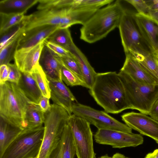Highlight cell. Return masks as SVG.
<instances>
[{"instance_id":"83f0119b","label":"cell","mask_w":158,"mask_h":158,"mask_svg":"<svg viewBox=\"0 0 158 158\" xmlns=\"http://www.w3.org/2000/svg\"><path fill=\"white\" fill-rule=\"evenodd\" d=\"M26 24L25 17L21 22L0 35V50L15 40L24 31Z\"/></svg>"},{"instance_id":"e575fe53","label":"cell","mask_w":158,"mask_h":158,"mask_svg":"<svg viewBox=\"0 0 158 158\" xmlns=\"http://www.w3.org/2000/svg\"><path fill=\"white\" fill-rule=\"evenodd\" d=\"M124 1L131 5L139 13L147 15L151 11L146 0H125Z\"/></svg>"},{"instance_id":"cb8c5ba5","label":"cell","mask_w":158,"mask_h":158,"mask_svg":"<svg viewBox=\"0 0 158 158\" xmlns=\"http://www.w3.org/2000/svg\"><path fill=\"white\" fill-rule=\"evenodd\" d=\"M38 0H3L0 1V13L24 15Z\"/></svg>"},{"instance_id":"b9f144b4","label":"cell","mask_w":158,"mask_h":158,"mask_svg":"<svg viewBox=\"0 0 158 158\" xmlns=\"http://www.w3.org/2000/svg\"><path fill=\"white\" fill-rule=\"evenodd\" d=\"M145 158H158V149H155L152 152L147 154Z\"/></svg>"},{"instance_id":"7c38bea8","label":"cell","mask_w":158,"mask_h":158,"mask_svg":"<svg viewBox=\"0 0 158 158\" xmlns=\"http://www.w3.org/2000/svg\"><path fill=\"white\" fill-rule=\"evenodd\" d=\"M133 17L142 39L149 51L158 57V25L147 15L133 13Z\"/></svg>"},{"instance_id":"d6986e66","label":"cell","mask_w":158,"mask_h":158,"mask_svg":"<svg viewBox=\"0 0 158 158\" xmlns=\"http://www.w3.org/2000/svg\"><path fill=\"white\" fill-rule=\"evenodd\" d=\"M76 151L70 126L65 127L57 146L51 153L49 158H74Z\"/></svg>"},{"instance_id":"e0dca14e","label":"cell","mask_w":158,"mask_h":158,"mask_svg":"<svg viewBox=\"0 0 158 158\" xmlns=\"http://www.w3.org/2000/svg\"><path fill=\"white\" fill-rule=\"evenodd\" d=\"M51 89V98L54 103L64 108L71 115L74 102H77L75 97L63 81L48 79Z\"/></svg>"},{"instance_id":"f1b7e54d","label":"cell","mask_w":158,"mask_h":158,"mask_svg":"<svg viewBox=\"0 0 158 158\" xmlns=\"http://www.w3.org/2000/svg\"><path fill=\"white\" fill-rule=\"evenodd\" d=\"M57 56L61 64V77L62 80L68 86H81L88 88L85 82L78 75L68 69L64 64L59 57Z\"/></svg>"},{"instance_id":"5bb4252c","label":"cell","mask_w":158,"mask_h":158,"mask_svg":"<svg viewBox=\"0 0 158 158\" xmlns=\"http://www.w3.org/2000/svg\"><path fill=\"white\" fill-rule=\"evenodd\" d=\"M44 45L43 42L29 48L16 51L14 56L15 64L22 73H30L39 64V61Z\"/></svg>"},{"instance_id":"ab89813d","label":"cell","mask_w":158,"mask_h":158,"mask_svg":"<svg viewBox=\"0 0 158 158\" xmlns=\"http://www.w3.org/2000/svg\"><path fill=\"white\" fill-rule=\"evenodd\" d=\"M151 10L158 11V0H146Z\"/></svg>"},{"instance_id":"836d02e7","label":"cell","mask_w":158,"mask_h":158,"mask_svg":"<svg viewBox=\"0 0 158 158\" xmlns=\"http://www.w3.org/2000/svg\"><path fill=\"white\" fill-rule=\"evenodd\" d=\"M43 43L44 45L59 56L75 58L74 56L71 52L59 45L47 40H45Z\"/></svg>"},{"instance_id":"484cf974","label":"cell","mask_w":158,"mask_h":158,"mask_svg":"<svg viewBox=\"0 0 158 158\" xmlns=\"http://www.w3.org/2000/svg\"><path fill=\"white\" fill-rule=\"evenodd\" d=\"M44 113L38 104L29 103L26 111V128H33L43 126Z\"/></svg>"},{"instance_id":"2e32d148","label":"cell","mask_w":158,"mask_h":158,"mask_svg":"<svg viewBox=\"0 0 158 158\" xmlns=\"http://www.w3.org/2000/svg\"><path fill=\"white\" fill-rule=\"evenodd\" d=\"M125 55V60L120 71L139 83L146 85L158 84V82L131 53Z\"/></svg>"},{"instance_id":"8d00e7d4","label":"cell","mask_w":158,"mask_h":158,"mask_svg":"<svg viewBox=\"0 0 158 158\" xmlns=\"http://www.w3.org/2000/svg\"><path fill=\"white\" fill-rule=\"evenodd\" d=\"M9 69L7 65L2 64L0 67V84L8 81Z\"/></svg>"},{"instance_id":"7bdbcfd3","label":"cell","mask_w":158,"mask_h":158,"mask_svg":"<svg viewBox=\"0 0 158 158\" xmlns=\"http://www.w3.org/2000/svg\"><path fill=\"white\" fill-rule=\"evenodd\" d=\"M112 158H126V157L123 155L118 152L114 154Z\"/></svg>"},{"instance_id":"f6af8a7d","label":"cell","mask_w":158,"mask_h":158,"mask_svg":"<svg viewBox=\"0 0 158 158\" xmlns=\"http://www.w3.org/2000/svg\"><path fill=\"white\" fill-rule=\"evenodd\" d=\"M37 157H35L34 158H37Z\"/></svg>"},{"instance_id":"9a60e30c","label":"cell","mask_w":158,"mask_h":158,"mask_svg":"<svg viewBox=\"0 0 158 158\" xmlns=\"http://www.w3.org/2000/svg\"><path fill=\"white\" fill-rule=\"evenodd\" d=\"M59 28L58 26L45 25L24 31L20 39L17 50L32 47L44 42Z\"/></svg>"},{"instance_id":"1f68e13d","label":"cell","mask_w":158,"mask_h":158,"mask_svg":"<svg viewBox=\"0 0 158 158\" xmlns=\"http://www.w3.org/2000/svg\"><path fill=\"white\" fill-rule=\"evenodd\" d=\"M70 0H38V10L59 9L69 7Z\"/></svg>"},{"instance_id":"f546056e","label":"cell","mask_w":158,"mask_h":158,"mask_svg":"<svg viewBox=\"0 0 158 158\" xmlns=\"http://www.w3.org/2000/svg\"><path fill=\"white\" fill-rule=\"evenodd\" d=\"M22 32L15 40L0 50V65L2 64L7 65L12 60L14 59V55L17 50Z\"/></svg>"},{"instance_id":"d590c367","label":"cell","mask_w":158,"mask_h":158,"mask_svg":"<svg viewBox=\"0 0 158 158\" xmlns=\"http://www.w3.org/2000/svg\"><path fill=\"white\" fill-rule=\"evenodd\" d=\"M7 66L9 69L8 81L18 84L21 76V72L15 63H9Z\"/></svg>"},{"instance_id":"5b68a950","label":"cell","mask_w":158,"mask_h":158,"mask_svg":"<svg viewBox=\"0 0 158 158\" xmlns=\"http://www.w3.org/2000/svg\"><path fill=\"white\" fill-rule=\"evenodd\" d=\"M118 74L123 84L130 109L148 115L158 98V84L139 83L121 71Z\"/></svg>"},{"instance_id":"7402d4cb","label":"cell","mask_w":158,"mask_h":158,"mask_svg":"<svg viewBox=\"0 0 158 158\" xmlns=\"http://www.w3.org/2000/svg\"><path fill=\"white\" fill-rule=\"evenodd\" d=\"M71 53L78 63L82 74L83 79L89 89L93 85L97 73L91 66L87 58L75 45Z\"/></svg>"},{"instance_id":"9c48e42d","label":"cell","mask_w":158,"mask_h":158,"mask_svg":"<svg viewBox=\"0 0 158 158\" xmlns=\"http://www.w3.org/2000/svg\"><path fill=\"white\" fill-rule=\"evenodd\" d=\"M94 137L96 143L114 148L135 147L143 142V138L140 134L110 129H98Z\"/></svg>"},{"instance_id":"3957f363","label":"cell","mask_w":158,"mask_h":158,"mask_svg":"<svg viewBox=\"0 0 158 158\" xmlns=\"http://www.w3.org/2000/svg\"><path fill=\"white\" fill-rule=\"evenodd\" d=\"M29 102L17 84L7 81L0 84V116L22 130L26 128Z\"/></svg>"},{"instance_id":"30bf717a","label":"cell","mask_w":158,"mask_h":158,"mask_svg":"<svg viewBox=\"0 0 158 158\" xmlns=\"http://www.w3.org/2000/svg\"><path fill=\"white\" fill-rule=\"evenodd\" d=\"M118 28L125 55L143 46L141 44L142 39L135 21L133 13L124 10Z\"/></svg>"},{"instance_id":"ac0fdd59","label":"cell","mask_w":158,"mask_h":158,"mask_svg":"<svg viewBox=\"0 0 158 158\" xmlns=\"http://www.w3.org/2000/svg\"><path fill=\"white\" fill-rule=\"evenodd\" d=\"M39 64L48 79L62 81L60 61L57 55L45 45L42 49Z\"/></svg>"},{"instance_id":"4fadbf2b","label":"cell","mask_w":158,"mask_h":158,"mask_svg":"<svg viewBox=\"0 0 158 158\" xmlns=\"http://www.w3.org/2000/svg\"><path fill=\"white\" fill-rule=\"evenodd\" d=\"M66 9V8L40 10L28 15H25L26 24L24 31L45 25L58 26L59 28Z\"/></svg>"},{"instance_id":"8fae6325","label":"cell","mask_w":158,"mask_h":158,"mask_svg":"<svg viewBox=\"0 0 158 158\" xmlns=\"http://www.w3.org/2000/svg\"><path fill=\"white\" fill-rule=\"evenodd\" d=\"M121 117L132 129L151 137L158 144V121L147 115L134 112L124 113Z\"/></svg>"},{"instance_id":"d6a6232c","label":"cell","mask_w":158,"mask_h":158,"mask_svg":"<svg viewBox=\"0 0 158 158\" xmlns=\"http://www.w3.org/2000/svg\"><path fill=\"white\" fill-rule=\"evenodd\" d=\"M58 56L64 64L68 69L78 75L83 80L79 65L75 58L69 57Z\"/></svg>"},{"instance_id":"d4e9b609","label":"cell","mask_w":158,"mask_h":158,"mask_svg":"<svg viewBox=\"0 0 158 158\" xmlns=\"http://www.w3.org/2000/svg\"><path fill=\"white\" fill-rule=\"evenodd\" d=\"M45 40L59 45L71 52L74 44L69 28H59Z\"/></svg>"},{"instance_id":"74e56055","label":"cell","mask_w":158,"mask_h":158,"mask_svg":"<svg viewBox=\"0 0 158 158\" xmlns=\"http://www.w3.org/2000/svg\"><path fill=\"white\" fill-rule=\"evenodd\" d=\"M49 99L47 98L42 96L38 104L44 113L48 111L50 108L51 105L50 104Z\"/></svg>"},{"instance_id":"60d3db41","label":"cell","mask_w":158,"mask_h":158,"mask_svg":"<svg viewBox=\"0 0 158 158\" xmlns=\"http://www.w3.org/2000/svg\"><path fill=\"white\" fill-rule=\"evenodd\" d=\"M147 15L158 25V11L151 10Z\"/></svg>"},{"instance_id":"8992f818","label":"cell","mask_w":158,"mask_h":158,"mask_svg":"<svg viewBox=\"0 0 158 158\" xmlns=\"http://www.w3.org/2000/svg\"><path fill=\"white\" fill-rule=\"evenodd\" d=\"M44 126L23 130L6 148L0 158H34L39 153Z\"/></svg>"},{"instance_id":"bcb514c9","label":"cell","mask_w":158,"mask_h":158,"mask_svg":"<svg viewBox=\"0 0 158 158\" xmlns=\"http://www.w3.org/2000/svg\"><path fill=\"white\" fill-rule=\"evenodd\" d=\"M126 158H129L126 157Z\"/></svg>"},{"instance_id":"4316f807","label":"cell","mask_w":158,"mask_h":158,"mask_svg":"<svg viewBox=\"0 0 158 158\" xmlns=\"http://www.w3.org/2000/svg\"><path fill=\"white\" fill-rule=\"evenodd\" d=\"M40 89L43 96L51 98V89L47 77L39 64L36 66L30 73Z\"/></svg>"},{"instance_id":"ffe728a7","label":"cell","mask_w":158,"mask_h":158,"mask_svg":"<svg viewBox=\"0 0 158 158\" xmlns=\"http://www.w3.org/2000/svg\"><path fill=\"white\" fill-rule=\"evenodd\" d=\"M18 85L29 103L38 104L43 95L30 73L21 72V76Z\"/></svg>"},{"instance_id":"ee69618b","label":"cell","mask_w":158,"mask_h":158,"mask_svg":"<svg viewBox=\"0 0 158 158\" xmlns=\"http://www.w3.org/2000/svg\"><path fill=\"white\" fill-rule=\"evenodd\" d=\"M98 158H112V157L109 156L107 154H106L98 157Z\"/></svg>"},{"instance_id":"44dd1931","label":"cell","mask_w":158,"mask_h":158,"mask_svg":"<svg viewBox=\"0 0 158 158\" xmlns=\"http://www.w3.org/2000/svg\"><path fill=\"white\" fill-rule=\"evenodd\" d=\"M129 53L158 82V57L143 46L137 48Z\"/></svg>"},{"instance_id":"7a4b0ae2","label":"cell","mask_w":158,"mask_h":158,"mask_svg":"<svg viewBox=\"0 0 158 158\" xmlns=\"http://www.w3.org/2000/svg\"><path fill=\"white\" fill-rule=\"evenodd\" d=\"M124 10L118 0L99 9L82 25L80 39L92 44L105 38L118 27Z\"/></svg>"},{"instance_id":"52a82bcc","label":"cell","mask_w":158,"mask_h":158,"mask_svg":"<svg viewBox=\"0 0 158 158\" xmlns=\"http://www.w3.org/2000/svg\"><path fill=\"white\" fill-rule=\"evenodd\" d=\"M68 123L72 131L77 158H96L94 148L93 134L90 123L73 114Z\"/></svg>"},{"instance_id":"277c9868","label":"cell","mask_w":158,"mask_h":158,"mask_svg":"<svg viewBox=\"0 0 158 158\" xmlns=\"http://www.w3.org/2000/svg\"><path fill=\"white\" fill-rule=\"evenodd\" d=\"M70 115L64 108L54 103L44 113V132L37 158H49L58 145Z\"/></svg>"},{"instance_id":"603a6c76","label":"cell","mask_w":158,"mask_h":158,"mask_svg":"<svg viewBox=\"0 0 158 158\" xmlns=\"http://www.w3.org/2000/svg\"><path fill=\"white\" fill-rule=\"evenodd\" d=\"M23 130L0 116V156Z\"/></svg>"},{"instance_id":"f35d334b","label":"cell","mask_w":158,"mask_h":158,"mask_svg":"<svg viewBox=\"0 0 158 158\" xmlns=\"http://www.w3.org/2000/svg\"><path fill=\"white\" fill-rule=\"evenodd\" d=\"M148 115L154 120L158 121V98L153 105Z\"/></svg>"},{"instance_id":"ba28073f","label":"cell","mask_w":158,"mask_h":158,"mask_svg":"<svg viewBox=\"0 0 158 158\" xmlns=\"http://www.w3.org/2000/svg\"><path fill=\"white\" fill-rule=\"evenodd\" d=\"M73 114L81 117L98 129H110L132 133V129L109 115L105 111L99 110L76 102L73 103Z\"/></svg>"},{"instance_id":"6da1fadb","label":"cell","mask_w":158,"mask_h":158,"mask_svg":"<svg viewBox=\"0 0 158 158\" xmlns=\"http://www.w3.org/2000/svg\"><path fill=\"white\" fill-rule=\"evenodd\" d=\"M89 91L107 113L117 114L130 109L123 84L115 72L97 73Z\"/></svg>"},{"instance_id":"4dcf8cb0","label":"cell","mask_w":158,"mask_h":158,"mask_svg":"<svg viewBox=\"0 0 158 158\" xmlns=\"http://www.w3.org/2000/svg\"><path fill=\"white\" fill-rule=\"evenodd\" d=\"M25 16L23 14H7L0 13V35L21 22Z\"/></svg>"}]
</instances>
